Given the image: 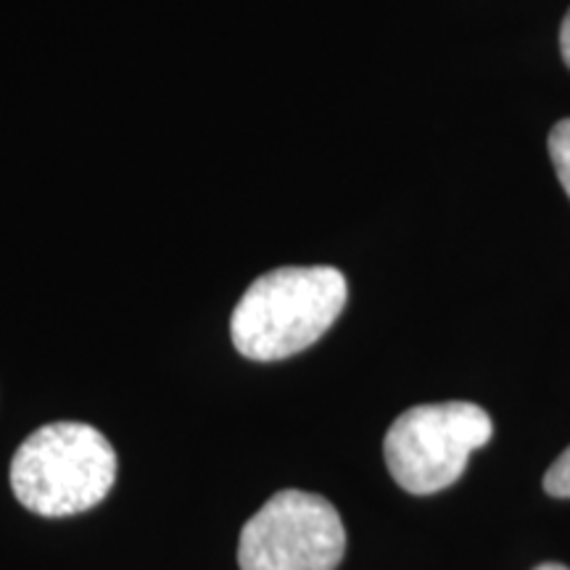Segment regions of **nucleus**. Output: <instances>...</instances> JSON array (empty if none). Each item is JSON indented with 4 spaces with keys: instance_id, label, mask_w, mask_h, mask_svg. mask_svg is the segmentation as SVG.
I'll use <instances>...</instances> for the list:
<instances>
[{
    "instance_id": "obj_1",
    "label": "nucleus",
    "mask_w": 570,
    "mask_h": 570,
    "mask_svg": "<svg viewBox=\"0 0 570 570\" xmlns=\"http://www.w3.org/2000/svg\"><path fill=\"white\" fill-rule=\"evenodd\" d=\"M346 296V277L336 267H281L259 275L230 317L233 346L254 362L288 360L331 331Z\"/></svg>"
},
{
    "instance_id": "obj_2",
    "label": "nucleus",
    "mask_w": 570,
    "mask_h": 570,
    "mask_svg": "<svg viewBox=\"0 0 570 570\" xmlns=\"http://www.w3.org/2000/svg\"><path fill=\"white\" fill-rule=\"evenodd\" d=\"M117 479V452L98 428L59 420L38 428L11 460V489L42 518H67L104 502Z\"/></svg>"
},
{
    "instance_id": "obj_3",
    "label": "nucleus",
    "mask_w": 570,
    "mask_h": 570,
    "mask_svg": "<svg viewBox=\"0 0 570 570\" xmlns=\"http://www.w3.org/2000/svg\"><path fill=\"white\" fill-rule=\"evenodd\" d=\"M494 425L473 402L420 404L391 423L383 454L389 473L410 494H436L465 473L468 458L487 446Z\"/></svg>"
},
{
    "instance_id": "obj_4",
    "label": "nucleus",
    "mask_w": 570,
    "mask_h": 570,
    "mask_svg": "<svg viewBox=\"0 0 570 570\" xmlns=\"http://www.w3.org/2000/svg\"><path fill=\"white\" fill-rule=\"evenodd\" d=\"M346 552L338 510L325 497L285 489L262 504L238 541L240 570H336Z\"/></svg>"
},
{
    "instance_id": "obj_5",
    "label": "nucleus",
    "mask_w": 570,
    "mask_h": 570,
    "mask_svg": "<svg viewBox=\"0 0 570 570\" xmlns=\"http://www.w3.org/2000/svg\"><path fill=\"white\" fill-rule=\"evenodd\" d=\"M550 156L562 188L570 196V119H562L550 132Z\"/></svg>"
},
{
    "instance_id": "obj_6",
    "label": "nucleus",
    "mask_w": 570,
    "mask_h": 570,
    "mask_svg": "<svg viewBox=\"0 0 570 570\" xmlns=\"http://www.w3.org/2000/svg\"><path fill=\"white\" fill-rule=\"evenodd\" d=\"M544 491L550 497L570 499V446L552 462V468L547 470Z\"/></svg>"
},
{
    "instance_id": "obj_7",
    "label": "nucleus",
    "mask_w": 570,
    "mask_h": 570,
    "mask_svg": "<svg viewBox=\"0 0 570 570\" xmlns=\"http://www.w3.org/2000/svg\"><path fill=\"white\" fill-rule=\"evenodd\" d=\"M560 51L570 69V11L566 13V19H562V27H560Z\"/></svg>"
},
{
    "instance_id": "obj_8",
    "label": "nucleus",
    "mask_w": 570,
    "mask_h": 570,
    "mask_svg": "<svg viewBox=\"0 0 570 570\" xmlns=\"http://www.w3.org/2000/svg\"><path fill=\"white\" fill-rule=\"evenodd\" d=\"M533 570H570V568L558 566V562H544V566H539V568H533Z\"/></svg>"
}]
</instances>
